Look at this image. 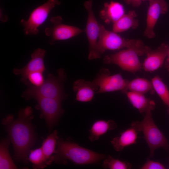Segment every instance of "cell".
Wrapping results in <instances>:
<instances>
[{
	"instance_id": "obj_14",
	"label": "cell",
	"mask_w": 169,
	"mask_h": 169,
	"mask_svg": "<svg viewBox=\"0 0 169 169\" xmlns=\"http://www.w3.org/2000/svg\"><path fill=\"white\" fill-rule=\"evenodd\" d=\"M169 51V46L165 43H162L155 49L149 47L146 54V57L142 64L143 69L148 72L158 69L162 66Z\"/></svg>"
},
{
	"instance_id": "obj_9",
	"label": "cell",
	"mask_w": 169,
	"mask_h": 169,
	"mask_svg": "<svg viewBox=\"0 0 169 169\" xmlns=\"http://www.w3.org/2000/svg\"><path fill=\"white\" fill-rule=\"evenodd\" d=\"M35 99L38 103L36 108L40 111L41 117L44 119L48 128L51 129L64 112L61 107L62 100L46 97H38Z\"/></svg>"
},
{
	"instance_id": "obj_10",
	"label": "cell",
	"mask_w": 169,
	"mask_h": 169,
	"mask_svg": "<svg viewBox=\"0 0 169 169\" xmlns=\"http://www.w3.org/2000/svg\"><path fill=\"white\" fill-rule=\"evenodd\" d=\"M50 22L52 26L47 27L45 33L50 38L49 43L51 45L57 41L69 39L84 32V30L77 27L63 23L62 18L60 16L52 17Z\"/></svg>"
},
{
	"instance_id": "obj_24",
	"label": "cell",
	"mask_w": 169,
	"mask_h": 169,
	"mask_svg": "<svg viewBox=\"0 0 169 169\" xmlns=\"http://www.w3.org/2000/svg\"><path fill=\"white\" fill-rule=\"evenodd\" d=\"M155 91L167 108L169 115V90L167 86L158 76L154 77L151 81Z\"/></svg>"
},
{
	"instance_id": "obj_20",
	"label": "cell",
	"mask_w": 169,
	"mask_h": 169,
	"mask_svg": "<svg viewBox=\"0 0 169 169\" xmlns=\"http://www.w3.org/2000/svg\"><path fill=\"white\" fill-rule=\"evenodd\" d=\"M136 11L134 10L129 11L124 14L118 20L113 23L112 31L116 33L125 31L131 28H136L139 25L138 20Z\"/></svg>"
},
{
	"instance_id": "obj_19",
	"label": "cell",
	"mask_w": 169,
	"mask_h": 169,
	"mask_svg": "<svg viewBox=\"0 0 169 169\" xmlns=\"http://www.w3.org/2000/svg\"><path fill=\"white\" fill-rule=\"evenodd\" d=\"M116 123L113 120H100L95 121L89 130V140L93 142L98 140L102 136L116 128Z\"/></svg>"
},
{
	"instance_id": "obj_29",
	"label": "cell",
	"mask_w": 169,
	"mask_h": 169,
	"mask_svg": "<svg viewBox=\"0 0 169 169\" xmlns=\"http://www.w3.org/2000/svg\"><path fill=\"white\" fill-rule=\"evenodd\" d=\"M146 0H124L126 4L131 5L134 7L140 6L142 1Z\"/></svg>"
},
{
	"instance_id": "obj_16",
	"label": "cell",
	"mask_w": 169,
	"mask_h": 169,
	"mask_svg": "<svg viewBox=\"0 0 169 169\" xmlns=\"http://www.w3.org/2000/svg\"><path fill=\"white\" fill-rule=\"evenodd\" d=\"M138 132L135 128L131 126L113 138L110 142L115 151H121L125 147L135 144Z\"/></svg>"
},
{
	"instance_id": "obj_13",
	"label": "cell",
	"mask_w": 169,
	"mask_h": 169,
	"mask_svg": "<svg viewBox=\"0 0 169 169\" xmlns=\"http://www.w3.org/2000/svg\"><path fill=\"white\" fill-rule=\"evenodd\" d=\"M46 51L43 49L38 48L31 54V59L23 67L18 69L14 68L13 73L16 75H21V81L27 85V77L30 73L36 71L43 72L45 70L44 58Z\"/></svg>"
},
{
	"instance_id": "obj_11",
	"label": "cell",
	"mask_w": 169,
	"mask_h": 169,
	"mask_svg": "<svg viewBox=\"0 0 169 169\" xmlns=\"http://www.w3.org/2000/svg\"><path fill=\"white\" fill-rule=\"evenodd\" d=\"M92 5V0L85 1L84 3L88 13L85 32L89 44L88 59L89 60L100 58L96 53V48L100 34V24L98 23L96 19Z\"/></svg>"
},
{
	"instance_id": "obj_6",
	"label": "cell",
	"mask_w": 169,
	"mask_h": 169,
	"mask_svg": "<svg viewBox=\"0 0 169 169\" xmlns=\"http://www.w3.org/2000/svg\"><path fill=\"white\" fill-rule=\"evenodd\" d=\"M58 0H48L45 3L34 9L27 20L22 19L21 24L24 27L26 35H36L38 28L46 20L51 10L56 6L60 4Z\"/></svg>"
},
{
	"instance_id": "obj_1",
	"label": "cell",
	"mask_w": 169,
	"mask_h": 169,
	"mask_svg": "<svg viewBox=\"0 0 169 169\" xmlns=\"http://www.w3.org/2000/svg\"><path fill=\"white\" fill-rule=\"evenodd\" d=\"M33 113L32 108L28 106L20 110L16 119L9 115L2 121L13 146L15 159L25 163L28 162L29 152L36 140L31 122Z\"/></svg>"
},
{
	"instance_id": "obj_33",
	"label": "cell",
	"mask_w": 169,
	"mask_h": 169,
	"mask_svg": "<svg viewBox=\"0 0 169 169\" xmlns=\"http://www.w3.org/2000/svg\"><path fill=\"white\" fill-rule=\"evenodd\" d=\"M168 168L169 169V167H168Z\"/></svg>"
},
{
	"instance_id": "obj_15",
	"label": "cell",
	"mask_w": 169,
	"mask_h": 169,
	"mask_svg": "<svg viewBox=\"0 0 169 169\" xmlns=\"http://www.w3.org/2000/svg\"><path fill=\"white\" fill-rule=\"evenodd\" d=\"M73 89L76 92L75 100L86 102L92 100L98 88L92 82L79 79L74 83Z\"/></svg>"
},
{
	"instance_id": "obj_26",
	"label": "cell",
	"mask_w": 169,
	"mask_h": 169,
	"mask_svg": "<svg viewBox=\"0 0 169 169\" xmlns=\"http://www.w3.org/2000/svg\"><path fill=\"white\" fill-rule=\"evenodd\" d=\"M102 166L105 169H130L132 165L127 161H121L108 155L104 160Z\"/></svg>"
},
{
	"instance_id": "obj_8",
	"label": "cell",
	"mask_w": 169,
	"mask_h": 169,
	"mask_svg": "<svg viewBox=\"0 0 169 169\" xmlns=\"http://www.w3.org/2000/svg\"><path fill=\"white\" fill-rule=\"evenodd\" d=\"M129 81L124 79L120 74L111 75L106 68L100 70L93 83L97 87L98 93L121 91L125 93L128 91Z\"/></svg>"
},
{
	"instance_id": "obj_12",
	"label": "cell",
	"mask_w": 169,
	"mask_h": 169,
	"mask_svg": "<svg viewBox=\"0 0 169 169\" xmlns=\"http://www.w3.org/2000/svg\"><path fill=\"white\" fill-rule=\"evenodd\" d=\"M168 11V4L165 0H154L149 3L144 33L145 36L150 39L156 36L154 29L156 23L160 16L166 14Z\"/></svg>"
},
{
	"instance_id": "obj_4",
	"label": "cell",
	"mask_w": 169,
	"mask_h": 169,
	"mask_svg": "<svg viewBox=\"0 0 169 169\" xmlns=\"http://www.w3.org/2000/svg\"><path fill=\"white\" fill-rule=\"evenodd\" d=\"M57 76L49 74L47 79L40 86H35L28 84V87L22 94L26 100L32 98L46 97L63 100L66 97L63 90V84L65 79L64 70L59 69Z\"/></svg>"
},
{
	"instance_id": "obj_22",
	"label": "cell",
	"mask_w": 169,
	"mask_h": 169,
	"mask_svg": "<svg viewBox=\"0 0 169 169\" xmlns=\"http://www.w3.org/2000/svg\"><path fill=\"white\" fill-rule=\"evenodd\" d=\"M127 89L130 91L144 94L148 92L153 94L155 91L151 81L141 78L129 81Z\"/></svg>"
},
{
	"instance_id": "obj_3",
	"label": "cell",
	"mask_w": 169,
	"mask_h": 169,
	"mask_svg": "<svg viewBox=\"0 0 169 169\" xmlns=\"http://www.w3.org/2000/svg\"><path fill=\"white\" fill-rule=\"evenodd\" d=\"M100 32L96 51L100 58L101 55L108 50H116L124 48L136 50L140 56L146 54L149 47L140 39H125L114 31L107 30L100 24Z\"/></svg>"
},
{
	"instance_id": "obj_2",
	"label": "cell",
	"mask_w": 169,
	"mask_h": 169,
	"mask_svg": "<svg viewBox=\"0 0 169 169\" xmlns=\"http://www.w3.org/2000/svg\"><path fill=\"white\" fill-rule=\"evenodd\" d=\"M55 154L52 156L50 161H54L59 164H66L69 160L75 164L85 165L97 163L104 160L107 156L82 147L77 144L58 140Z\"/></svg>"
},
{
	"instance_id": "obj_28",
	"label": "cell",
	"mask_w": 169,
	"mask_h": 169,
	"mask_svg": "<svg viewBox=\"0 0 169 169\" xmlns=\"http://www.w3.org/2000/svg\"><path fill=\"white\" fill-rule=\"evenodd\" d=\"M165 166L158 161L151 160L148 157L141 169H165Z\"/></svg>"
},
{
	"instance_id": "obj_5",
	"label": "cell",
	"mask_w": 169,
	"mask_h": 169,
	"mask_svg": "<svg viewBox=\"0 0 169 169\" xmlns=\"http://www.w3.org/2000/svg\"><path fill=\"white\" fill-rule=\"evenodd\" d=\"M131 126L143 134L150 149V157H153L156 150L158 148H161L167 151L169 150L168 141L154 122L151 111H148L145 113L142 120L134 121Z\"/></svg>"
},
{
	"instance_id": "obj_30",
	"label": "cell",
	"mask_w": 169,
	"mask_h": 169,
	"mask_svg": "<svg viewBox=\"0 0 169 169\" xmlns=\"http://www.w3.org/2000/svg\"><path fill=\"white\" fill-rule=\"evenodd\" d=\"M0 20L3 22H7L8 20L7 16L3 13L2 9H0Z\"/></svg>"
},
{
	"instance_id": "obj_32",
	"label": "cell",
	"mask_w": 169,
	"mask_h": 169,
	"mask_svg": "<svg viewBox=\"0 0 169 169\" xmlns=\"http://www.w3.org/2000/svg\"><path fill=\"white\" fill-rule=\"evenodd\" d=\"M154 0H148L149 1V3L152 2Z\"/></svg>"
},
{
	"instance_id": "obj_17",
	"label": "cell",
	"mask_w": 169,
	"mask_h": 169,
	"mask_svg": "<svg viewBox=\"0 0 169 169\" xmlns=\"http://www.w3.org/2000/svg\"><path fill=\"white\" fill-rule=\"evenodd\" d=\"M124 14V8L121 4L111 1L104 3V7L100 12V16L105 23H113Z\"/></svg>"
},
{
	"instance_id": "obj_23",
	"label": "cell",
	"mask_w": 169,
	"mask_h": 169,
	"mask_svg": "<svg viewBox=\"0 0 169 169\" xmlns=\"http://www.w3.org/2000/svg\"><path fill=\"white\" fill-rule=\"evenodd\" d=\"M59 138L58 131L55 130L48 136L42 143L41 147L48 161V165L50 164V160L52 155L55 152Z\"/></svg>"
},
{
	"instance_id": "obj_18",
	"label": "cell",
	"mask_w": 169,
	"mask_h": 169,
	"mask_svg": "<svg viewBox=\"0 0 169 169\" xmlns=\"http://www.w3.org/2000/svg\"><path fill=\"white\" fill-rule=\"evenodd\" d=\"M132 105L141 113H146L149 110L152 111L156 107V103L144 94L131 91L125 93Z\"/></svg>"
},
{
	"instance_id": "obj_31",
	"label": "cell",
	"mask_w": 169,
	"mask_h": 169,
	"mask_svg": "<svg viewBox=\"0 0 169 169\" xmlns=\"http://www.w3.org/2000/svg\"><path fill=\"white\" fill-rule=\"evenodd\" d=\"M167 57V58L166 59V65L168 69V71L169 72V51Z\"/></svg>"
},
{
	"instance_id": "obj_25",
	"label": "cell",
	"mask_w": 169,
	"mask_h": 169,
	"mask_svg": "<svg viewBox=\"0 0 169 169\" xmlns=\"http://www.w3.org/2000/svg\"><path fill=\"white\" fill-rule=\"evenodd\" d=\"M28 159L32 163L34 169L43 168L48 165L41 147L30 150Z\"/></svg>"
},
{
	"instance_id": "obj_27",
	"label": "cell",
	"mask_w": 169,
	"mask_h": 169,
	"mask_svg": "<svg viewBox=\"0 0 169 169\" xmlns=\"http://www.w3.org/2000/svg\"><path fill=\"white\" fill-rule=\"evenodd\" d=\"M43 73L41 71H36L30 73L27 77V85L30 84L36 87L41 85L45 80Z\"/></svg>"
},
{
	"instance_id": "obj_7",
	"label": "cell",
	"mask_w": 169,
	"mask_h": 169,
	"mask_svg": "<svg viewBox=\"0 0 169 169\" xmlns=\"http://www.w3.org/2000/svg\"><path fill=\"white\" fill-rule=\"evenodd\" d=\"M138 56L140 55L136 50L126 48L114 54L106 55L103 61L105 64H116L124 71L134 73L143 69Z\"/></svg>"
},
{
	"instance_id": "obj_21",
	"label": "cell",
	"mask_w": 169,
	"mask_h": 169,
	"mask_svg": "<svg viewBox=\"0 0 169 169\" xmlns=\"http://www.w3.org/2000/svg\"><path fill=\"white\" fill-rule=\"evenodd\" d=\"M11 142L9 137L2 140L0 144V169H15L18 168L10 155L8 147Z\"/></svg>"
}]
</instances>
